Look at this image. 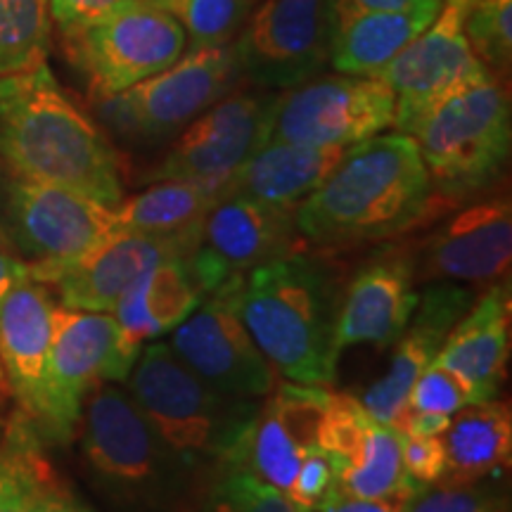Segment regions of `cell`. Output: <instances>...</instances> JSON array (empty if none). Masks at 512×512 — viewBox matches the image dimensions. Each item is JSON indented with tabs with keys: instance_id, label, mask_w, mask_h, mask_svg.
<instances>
[{
	"instance_id": "17",
	"label": "cell",
	"mask_w": 512,
	"mask_h": 512,
	"mask_svg": "<svg viewBox=\"0 0 512 512\" xmlns=\"http://www.w3.org/2000/svg\"><path fill=\"white\" fill-rule=\"evenodd\" d=\"M195 245V238H159L119 230L74 261L31 264V280L53 287L60 306L112 313L138 278L164 261L188 256Z\"/></svg>"
},
{
	"instance_id": "34",
	"label": "cell",
	"mask_w": 512,
	"mask_h": 512,
	"mask_svg": "<svg viewBox=\"0 0 512 512\" xmlns=\"http://www.w3.org/2000/svg\"><path fill=\"white\" fill-rule=\"evenodd\" d=\"M472 53L496 76L510 72L512 0H458Z\"/></svg>"
},
{
	"instance_id": "45",
	"label": "cell",
	"mask_w": 512,
	"mask_h": 512,
	"mask_svg": "<svg viewBox=\"0 0 512 512\" xmlns=\"http://www.w3.org/2000/svg\"><path fill=\"white\" fill-rule=\"evenodd\" d=\"M147 3H157V5H162L164 0H147Z\"/></svg>"
},
{
	"instance_id": "26",
	"label": "cell",
	"mask_w": 512,
	"mask_h": 512,
	"mask_svg": "<svg viewBox=\"0 0 512 512\" xmlns=\"http://www.w3.org/2000/svg\"><path fill=\"white\" fill-rule=\"evenodd\" d=\"M347 150L294 143H266L223 185L221 197L238 195L273 207L297 209Z\"/></svg>"
},
{
	"instance_id": "7",
	"label": "cell",
	"mask_w": 512,
	"mask_h": 512,
	"mask_svg": "<svg viewBox=\"0 0 512 512\" xmlns=\"http://www.w3.org/2000/svg\"><path fill=\"white\" fill-rule=\"evenodd\" d=\"M67 43L98 102L164 72L188 50L181 22L147 0H121L98 22L67 36Z\"/></svg>"
},
{
	"instance_id": "20",
	"label": "cell",
	"mask_w": 512,
	"mask_h": 512,
	"mask_svg": "<svg viewBox=\"0 0 512 512\" xmlns=\"http://www.w3.org/2000/svg\"><path fill=\"white\" fill-rule=\"evenodd\" d=\"M318 446L330 453L344 494L387 498L420 491L403 472L399 434L370 418L358 396L328 394Z\"/></svg>"
},
{
	"instance_id": "15",
	"label": "cell",
	"mask_w": 512,
	"mask_h": 512,
	"mask_svg": "<svg viewBox=\"0 0 512 512\" xmlns=\"http://www.w3.org/2000/svg\"><path fill=\"white\" fill-rule=\"evenodd\" d=\"M278 93H228L183 128L150 181H192L223 190L230 176L266 145Z\"/></svg>"
},
{
	"instance_id": "4",
	"label": "cell",
	"mask_w": 512,
	"mask_h": 512,
	"mask_svg": "<svg viewBox=\"0 0 512 512\" xmlns=\"http://www.w3.org/2000/svg\"><path fill=\"white\" fill-rule=\"evenodd\" d=\"M128 394L157 437L192 470L214 467L252 425L259 403L219 392L171 351L150 342L128 373Z\"/></svg>"
},
{
	"instance_id": "31",
	"label": "cell",
	"mask_w": 512,
	"mask_h": 512,
	"mask_svg": "<svg viewBox=\"0 0 512 512\" xmlns=\"http://www.w3.org/2000/svg\"><path fill=\"white\" fill-rule=\"evenodd\" d=\"M48 475L27 425H10L0 441V512H34Z\"/></svg>"
},
{
	"instance_id": "18",
	"label": "cell",
	"mask_w": 512,
	"mask_h": 512,
	"mask_svg": "<svg viewBox=\"0 0 512 512\" xmlns=\"http://www.w3.org/2000/svg\"><path fill=\"white\" fill-rule=\"evenodd\" d=\"M413 261L415 283L496 285L510 275L512 207L508 197L467 204L432 230Z\"/></svg>"
},
{
	"instance_id": "22",
	"label": "cell",
	"mask_w": 512,
	"mask_h": 512,
	"mask_svg": "<svg viewBox=\"0 0 512 512\" xmlns=\"http://www.w3.org/2000/svg\"><path fill=\"white\" fill-rule=\"evenodd\" d=\"M415 285L411 254L401 249L377 254L358 268L344 285L335 332L337 354L358 344L392 347L418 304Z\"/></svg>"
},
{
	"instance_id": "27",
	"label": "cell",
	"mask_w": 512,
	"mask_h": 512,
	"mask_svg": "<svg viewBox=\"0 0 512 512\" xmlns=\"http://www.w3.org/2000/svg\"><path fill=\"white\" fill-rule=\"evenodd\" d=\"M444 3L408 10H382L356 15L332 34L330 64L337 74L377 76L413 38L432 24Z\"/></svg>"
},
{
	"instance_id": "12",
	"label": "cell",
	"mask_w": 512,
	"mask_h": 512,
	"mask_svg": "<svg viewBox=\"0 0 512 512\" xmlns=\"http://www.w3.org/2000/svg\"><path fill=\"white\" fill-rule=\"evenodd\" d=\"M491 74L467 43L458 0H444L430 27L377 76L394 91V128L413 138L434 107Z\"/></svg>"
},
{
	"instance_id": "38",
	"label": "cell",
	"mask_w": 512,
	"mask_h": 512,
	"mask_svg": "<svg viewBox=\"0 0 512 512\" xmlns=\"http://www.w3.org/2000/svg\"><path fill=\"white\" fill-rule=\"evenodd\" d=\"M401 465L406 477L418 486L439 484L446 475V448L441 437H411L399 434Z\"/></svg>"
},
{
	"instance_id": "43",
	"label": "cell",
	"mask_w": 512,
	"mask_h": 512,
	"mask_svg": "<svg viewBox=\"0 0 512 512\" xmlns=\"http://www.w3.org/2000/svg\"><path fill=\"white\" fill-rule=\"evenodd\" d=\"M34 512H88L79 501H74L67 491L60 489L53 482V477H46V482L41 486V494H38L36 510Z\"/></svg>"
},
{
	"instance_id": "2",
	"label": "cell",
	"mask_w": 512,
	"mask_h": 512,
	"mask_svg": "<svg viewBox=\"0 0 512 512\" xmlns=\"http://www.w3.org/2000/svg\"><path fill=\"white\" fill-rule=\"evenodd\" d=\"M0 159L10 174L81 192L107 207L124 200L117 150L62 91L48 62L0 79Z\"/></svg>"
},
{
	"instance_id": "24",
	"label": "cell",
	"mask_w": 512,
	"mask_h": 512,
	"mask_svg": "<svg viewBox=\"0 0 512 512\" xmlns=\"http://www.w3.org/2000/svg\"><path fill=\"white\" fill-rule=\"evenodd\" d=\"M510 287L489 285L448 332L437 361L453 370L472 392V401L496 399L510 358Z\"/></svg>"
},
{
	"instance_id": "9",
	"label": "cell",
	"mask_w": 512,
	"mask_h": 512,
	"mask_svg": "<svg viewBox=\"0 0 512 512\" xmlns=\"http://www.w3.org/2000/svg\"><path fill=\"white\" fill-rule=\"evenodd\" d=\"M394 126V91L380 76L339 74L278 93L266 143L347 147Z\"/></svg>"
},
{
	"instance_id": "44",
	"label": "cell",
	"mask_w": 512,
	"mask_h": 512,
	"mask_svg": "<svg viewBox=\"0 0 512 512\" xmlns=\"http://www.w3.org/2000/svg\"><path fill=\"white\" fill-rule=\"evenodd\" d=\"M0 392H8V384H5V377H3V368H0Z\"/></svg>"
},
{
	"instance_id": "37",
	"label": "cell",
	"mask_w": 512,
	"mask_h": 512,
	"mask_svg": "<svg viewBox=\"0 0 512 512\" xmlns=\"http://www.w3.org/2000/svg\"><path fill=\"white\" fill-rule=\"evenodd\" d=\"M337 489V470L325 448L313 446L304 453L287 498L306 512H313Z\"/></svg>"
},
{
	"instance_id": "46",
	"label": "cell",
	"mask_w": 512,
	"mask_h": 512,
	"mask_svg": "<svg viewBox=\"0 0 512 512\" xmlns=\"http://www.w3.org/2000/svg\"><path fill=\"white\" fill-rule=\"evenodd\" d=\"M5 434V432H3ZM3 434H0V441H3Z\"/></svg>"
},
{
	"instance_id": "42",
	"label": "cell",
	"mask_w": 512,
	"mask_h": 512,
	"mask_svg": "<svg viewBox=\"0 0 512 512\" xmlns=\"http://www.w3.org/2000/svg\"><path fill=\"white\" fill-rule=\"evenodd\" d=\"M31 280V264L12 254L3 238H0V297H5L12 287Z\"/></svg>"
},
{
	"instance_id": "19",
	"label": "cell",
	"mask_w": 512,
	"mask_h": 512,
	"mask_svg": "<svg viewBox=\"0 0 512 512\" xmlns=\"http://www.w3.org/2000/svg\"><path fill=\"white\" fill-rule=\"evenodd\" d=\"M328 394V387L313 384H275L266 403L256 408L252 425L221 463L245 467L287 496L304 453L318 446Z\"/></svg>"
},
{
	"instance_id": "30",
	"label": "cell",
	"mask_w": 512,
	"mask_h": 512,
	"mask_svg": "<svg viewBox=\"0 0 512 512\" xmlns=\"http://www.w3.org/2000/svg\"><path fill=\"white\" fill-rule=\"evenodd\" d=\"M50 36V0H0V79L46 62Z\"/></svg>"
},
{
	"instance_id": "14",
	"label": "cell",
	"mask_w": 512,
	"mask_h": 512,
	"mask_svg": "<svg viewBox=\"0 0 512 512\" xmlns=\"http://www.w3.org/2000/svg\"><path fill=\"white\" fill-rule=\"evenodd\" d=\"M240 275L211 290L171 332L169 347L219 392L259 399L275 387V370L254 344L238 311Z\"/></svg>"
},
{
	"instance_id": "35",
	"label": "cell",
	"mask_w": 512,
	"mask_h": 512,
	"mask_svg": "<svg viewBox=\"0 0 512 512\" xmlns=\"http://www.w3.org/2000/svg\"><path fill=\"white\" fill-rule=\"evenodd\" d=\"M472 392L460 377L448 370L434 358V361L418 375L413 382L411 394H408V406L415 411L439 413V415H456L460 408L470 406Z\"/></svg>"
},
{
	"instance_id": "5",
	"label": "cell",
	"mask_w": 512,
	"mask_h": 512,
	"mask_svg": "<svg viewBox=\"0 0 512 512\" xmlns=\"http://www.w3.org/2000/svg\"><path fill=\"white\" fill-rule=\"evenodd\" d=\"M422 162L439 207L489 188L512 147L510 98L496 74L441 102L415 128Z\"/></svg>"
},
{
	"instance_id": "3",
	"label": "cell",
	"mask_w": 512,
	"mask_h": 512,
	"mask_svg": "<svg viewBox=\"0 0 512 512\" xmlns=\"http://www.w3.org/2000/svg\"><path fill=\"white\" fill-rule=\"evenodd\" d=\"M342 294L339 268L306 247L242 273L238 311L275 373L287 382L330 387Z\"/></svg>"
},
{
	"instance_id": "39",
	"label": "cell",
	"mask_w": 512,
	"mask_h": 512,
	"mask_svg": "<svg viewBox=\"0 0 512 512\" xmlns=\"http://www.w3.org/2000/svg\"><path fill=\"white\" fill-rule=\"evenodd\" d=\"M119 3L121 0H50V15H53V24H57L62 36L67 38L86 29L88 24L98 22Z\"/></svg>"
},
{
	"instance_id": "6",
	"label": "cell",
	"mask_w": 512,
	"mask_h": 512,
	"mask_svg": "<svg viewBox=\"0 0 512 512\" xmlns=\"http://www.w3.org/2000/svg\"><path fill=\"white\" fill-rule=\"evenodd\" d=\"M83 458L93 475L114 494L145 505L164 503L181 491L192 467L178 458L150 422L133 396L112 382H100L83 401Z\"/></svg>"
},
{
	"instance_id": "8",
	"label": "cell",
	"mask_w": 512,
	"mask_h": 512,
	"mask_svg": "<svg viewBox=\"0 0 512 512\" xmlns=\"http://www.w3.org/2000/svg\"><path fill=\"white\" fill-rule=\"evenodd\" d=\"M240 79L233 43L188 48L164 72L102 102V114L126 136L164 140L233 93Z\"/></svg>"
},
{
	"instance_id": "33",
	"label": "cell",
	"mask_w": 512,
	"mask_h": 512,
	"mask_svg": "<svg viewBox=\"0 0 512 512\" xmlns=\"http://www.w3.org/2000/svg\"><path fill=\"white\" fill-rule=\"evenodd\" d=\"M202 512H306L245 467L216 463Z\"/></svg>"
},
{
	"instance_id": "32",
	"label": "cell",
	"mask_w": 512,
	"mask_h": 512,
	"mask_svg": "<svg viewBox=\"0 0 512 512\" xmlns=\"http://www.w3.org/2000/svg\"><path fill=\"white\" fill-rule=\"evenodd\" d=\"M256 0H164L188 36V48L228 46L245 27Z\"/></svg>"
},
{
	"instance_id": "10",
	"label": "cell",
	"mask_w": 512,
	"mask_h": 512,
	"mask_svg": "<svg viewBox=\"0 0 512 512\" xmlns=\"http://www.w3.org/2000/svg\"><path fill=\"white\" fill-rule=\"evenodd\" d=\"M242 79L264 91H287L330 64V0H256L233 41Z\"/></svg>"
},
{
	"instance_id": "13",
	"label": "cell",
	"mask_w": 512,
	"mask_h": 512,
	"mask_svg": "<svg viewBox=\"0 0 512 512\" xmlns=\"http://www.w3.org/2000/svg\"><path fill=\"white\" fill-rule=\"evenodd\" d=\"M131 366L119 349L112 313L55 304L46 370V418L41 432L69 439L79 427L83 401L100 382H124Z\"/></svg>"
},
{
	"instance_id": "1",
	"label": "cell",
	"mask_w": 512,
	"mask_h": 512,
	"mask_svg": "<svg viewBox=\"0 0 512 512\" xmlns=\"http://www.w3.org/2000/svg\"><path fill=\"white\" fill-rule=\"evenodd\" d=\"M441 211L418 143L380 133L347 147L330 176L294 209L309 247L344 249L392 240Z\"/></svg>"
},
{
	"instance_id": "40",
	"label": "cell",
	"mask_w": 512,
	"mask_h": 512,
	"mask_svg": "<svg viewBox=\"0 0 512 512\" xmlns=\"http://www.w3.org/2000/svg\"><path fill=\"white\" fill-rule=\"evenodd\" d=\"M418 494V491H415ZM415 494L387 498H358L335 489L313 512H403Z\"/></svg>"
},
{
	"instance_id": "41",
	"label": "cell",
	"mask_w": 512,
	"mask_h": 512,
	"mask_svg": "<svg viewBox=\"0 0 512 512\" xmlns=\"http://www.w3.org/2000/svg\"><path fill=\"white\" fill-rule=\"evenodd\" d=\"M444 3V0H330L332 10V34L339 24L356 15H366V12H382V10H408L420 8V5Z\"/></svg>"
},
{
	"instance_id": "25",
	"label": "cell",
	"mask_w": 512,
	"mask_h": 512,
	"mask_svg": "<svg viewBox=\"0 0 512 512\" xmlns=\"http://www.w3.org/2000/svg\"><path fill=\"white\" fill-rule=\"evenodd\" d=\"M204 299L188 259L164 261L131 285L112 316L119 328V349L128 366L157 337L174 332Z\"/></svg>"
},
{
	"instance_id": "36",
	"label": "cell",
	"mask_w": 512,
	"mask_h": 512,
	"mask_svg": "<svg viewBox=\"0 0 512 512\" xmlns=\"http://www.w3.org/2000/svg\"><path fill=\"white\" fill-rule=\"evenodd\" d=\"M403 512H508V501L477 484H432L420 489Z\"/></svg>"
},
{
	"instance_id": "16",
	"label": "cell",
	"mask_w": 512,
	"mask_h": 512,
	"mask_svg": "<svg viewBox=\"0 0 512 512\" xmlns=\"http://www.w3.org/2000/svg\"><path fill=\"white\" fill-rule=\"evenodd\" d=\"M306 247L294 209L226 195L219 197L202 221L197 245L185 259L207 297L233 275Z\"/></svg>"
},
{
	"instance_id": "29",
	"label": "cell",
	"mask_w": 512,
	"mask_h": 512,
	"mask_svg": "<svg viewBox=\"0 0 512 512\" xmlns=\"http://www.w3.org/2000/svg\"><path fill=\"white\" fill-rule=\"evenodd\" d=\"M221 192L192 181H155L133 197H124L114 214L124 233L159 238H200L202 221L219 202Z\"/></svg>"
},
{
	"instance_id": "21",
	"label": "cell",
	"mask_w": 512,
	"mask_h": 512,
	"mask_svg": "<svg viewBox=\"0 0 512 512\" xmlns=\"http://www.w3.org/2000/svg\"><path fill=\"white\" fill-rule=\"evenodd\" d=\"M475 302V292L458 283H430L418 292V304L406 330L392 344L394 354L389 370L358 396L370 418L392 425L408 406L413 382L444 347L448 332Z\"/></svg>"
},
{
	"instance_id": "11",
	"label": "cell",
	"mask_w": 512,
	"mask_h": 512,
	"mask_svg": "<svg viewBox=\"0 0 512 512\" xmlns=\"http://www.w3.org/2000/svg\"><path fill=\"white\" fill-rule=\"evenodd\" d=\"M0 214L29 264L74 261L119 233L114 207L15 174L0 185Z\"/></svg>"
},
{
	"instance_id": "28",
	"label": "cell",
	"mask_w": 512,
	"mask_h": 512,
	"mask_svg": "<svg viewBox=\"0 0 512 512\" xmlns=\"http://www.w3.org/2000/svg\"><path fill=\"white\" fill-rule=\"evenodd\" d=\"M441 441L446 448V475L439 484H477L510 465V406L489 399L460 408L451 415Z\"/></svg>"
},
{
	"instance_id": "23",
	"label": "cell",
	"mask_w": 512,
	"mask_h": 512,
	"mask_svg": "<svg viewBox=\"0 0 512 512\" xmlns=\"http://www.w3.org/2000/svg\"><path fill=\"white\" fill-rule=\"evenodd\" d=\"M53 294L24 280L0 297V368L24 422L41 430L46 418V370L53 339Z\"/></svg>"
}]
</instances>
